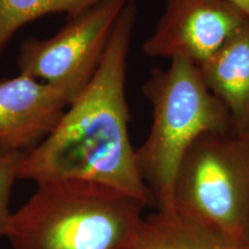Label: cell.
<instances>
[{
	"label": "cell",
	"mask_w": 249,
	"mask_h": 249,
	"mask_svg": "<svg viewBox=\"0 0 249 249\" xmlns=\"http://www.w3.org/2000/svg\"><path fill=\"white\" fill-rule=\"evenodd\" d=\"M136 18V0H130L114 24L95 75L48 138L23 154L18 179L33 180L37 185L85 180L111 187L154 207L130 141L124 92Z\"/></svg>",
	"instance_id": "cell-1"
},
{
	"label": "cell",
	"mask_w": 249,
	"mask_h": 249,
	"mask_svg": "<svg viewBox=\"0 0 249 249\" xmlns=\"http://www.w3.org/2000/svg\"><path fill=\"white\" fill-rule=\"evenodd\" d=\"M144 208L138 198L101 183L43 182L12 214L6 238L12 249H124Z\"/></svg>",
	"instance_id": "cell-2"
},
{
	"label": "cell",
	"mask_w": 249,
	"mask_h": 249,
	"mask_svg": "<svg viewBox=\"0 0 249 249\" xmlns=\"http://www.w3.org/2000/svg\"><path fill=\"white\" fill-rule=\"evenodd\" d=\"M142 92L151 103L152 124L136 149L138 167L156 211L176 213L174 183L183 156L203 134L231 129L230 116L208 89L200 67L185 59L154 68Z\"/></svg>",
	"instance_id": "cell-3"
},
{
	"label": "cell",
	"mask_w": 249,
	"mask_h": 249,
	"mask_svg": "<svg viewBox=\"0 0 249 249\" xmlns=\"http://www.w3.org/2000/svg\"><path fill=\"white\" fill-rule=\"evenodd\" d=\"M180 217L245 245L249 230V135H201L183 156L174 183Z\"/></svg>",
	"instance_id": "cell-4"
},
{
	"label": "cell",
	"mask_w": 249,
	"mask_h": 249,
	"mask_svg": "<svg viewBox=\"0 0 249 249\" xmlns=\"http://www.w3.org/2000/svg\"><path fill=\"white\" fill-rule=\"evenodd\" d=\"M130 0H105L68 18L50 38H30L20 48V74L59 90L70 102L82 92L98 70L118 18Z\"/></svg>",
	"instance_id": "cell-5"
},
{
	"label": "cell",
	"mask_w": 249,
	"mask_h": 249,
	"mask_svg": "<svg viewBox=\"0 0 249 249\" xmlns=\"http://www.w3.org/2000/svg\"><path fill=\"white\" fill-rule=\"evenodd\" d=\"M248 23V15L227 0H166L143 51L151 58L185 59L201 66Z\"/></svg>",
	"instance_id": "cell-6"
},
{
	"label": "cell",
	"mask_w": 249,
	"mask_h": 249,
	"mask_svg": "<svg viewBox=\"0 0 249 249\" xmlns=\"http://www.w3.org/2000/svg\"><path fill=\"white\" fill-rule=\"evenodd\" d=\"M68 107L59 90L30 76L0 80V154H26L37 147Z\"/></svg>",
	"instance_id": "cell-7"
},
{
	"label": "cell",
	"mask_w": 249,
	"mask_h": 249,
	"mask_svg": "<svg viewBox=\"0 0 249 249\" xmlns=\"http://www.w3.org/2000/svg\"><path fill=\"white\" fill-rule=\"evenodd\" d=\"M198 67L208 89L226 108L231 129L249 135V23Z\"/></svg>",
	"instance_id": "cell-8"
},
{
	"label": "cell",
	"mask_w": 249,
	"mask_h": 249,
	"mask_svg": "<svg viewBox=\"0 0 249 249\" xmlns=\"http://www.w3.org/2000/svg\"><path fill=\"white\" fill-rule=\"evenodd\" d=\"M124 249H245V245L177 213L156 211L143 218Z\"/></svg>",
	"instance_id": "cell-9"
},
{
	"label": "cell",
	"mask_w": 249,
	"mask_h": 249,
	"mask_svg": "<svg viewBox=\"0 0 249 249\" xmlns=\"http://www.w3.org/2000/svg\"><path fill=\"white\" fill-rule=\"evenodd\" d=\"M105 0H0V53L18 30L51 14L68 18L85 13Z\"/></svg>",
	"instance_id": "cell-10"
},
{
	"label": "cell",
	"mask_w": 249,
	"mask_h": 249,
	"mask_svg": "<svg viewBox=\"0 0 249 249\" xmlns=\"http://www.w3.org/2000/svg\"><path fill=\"white\" fill-rule=\"evenodd\" d=\"M23 154H0V238L6 236L11 223L9 198L12 187L18 179V165Z\"/></svg>",
	"instance_id": "cell-11"
},
{
	"label": "cell",
	"mask_w": 249,
	"mask_h": 249,
	"mask_svg": "<svg viewBox=\"0 0 249 249\" xmlns=\"http://www.w3.org/2000/svg\"><path fill=\"white\" fill-rule=\"evenodd\" d=\"M227 1L232 2L239 8H241L246 14L249 17V0H227Z\"/></svg>",
	"instance_id": "cell-12"
},
{
	"label": "cell",
	"mask_w": 249,
	"mask_h": 249,
	"mask_svg": "<svg viewBox=\"0 0 249 249\" xmlns=\"http://www.w3.org/2000/svg\"><path fill=\"white\" fill-rule=\"evenodd\" d=\"M245 249H249V230H248V233H247V238H246Z\"/></svg>",
	"instance_id": "cell-13"
}]
</instances>
